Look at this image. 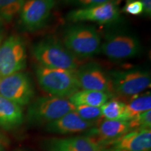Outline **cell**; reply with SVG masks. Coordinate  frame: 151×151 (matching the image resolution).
Returning <instances> with one entry per match:
<instances>
[{"mask_svg": "<svg viewBox=\"0 0 151 151\" xmlns=\"http://www.w3.org/2000/svg\"><path fill=\"white\" fill-rule=\"evenodd\" d=\"M122 11L132 16H139L143 14V5L140 0H128Z\"/></svg>", "mask_w": 151, "mask_h": 151, "instance_id": "obj_23", "label": "cell"}, {"mask_svg": "<svg viewBox=\"0 0 151 151\" xmlns=\"http://www.w3.org/2000/svg\"><path fill=\"white\" fill-rule=\"evenodd\" d=\"M130 131L128 121L121 120H106L94 129V134L97 135L101 143L112 144L120 137Z\"/></svg>", "mask_w": 151, "mask_h": 151, "instance_id": "obj_15", "label": "cell"}, {"mask_svg": "<svg viewBox=\"0 0 151 151\" xmlns=\"http://www.w3.org/2000/svg\"><path fill=\"white\" fill-rule=\"evenodd\" d=\"M101 116L106 120H124L125 104L117 99H112L101 106Z\"/></svg>", "mask_w": 151, "mask_h": 151, "instance_id": "obj_19", "label": "cell"}, {"mask_svg": "<svg viewBox=\"0 0 151 151\" xmlns=\"http://www.w3.org/2000/svg\"><path fill=\"white\" fill-rule=\"evenodd\" d=\"M55 6V0H26L20 11L22 25L29 31L40 29L46 24Z\"/></svg>", "mask_w": 151, "mask_h": 151, "instance_id": "obj_11", "label": "cell"}, {"mask_svg": "<svg viewBox=\"0 0 151 151\" xmlns=\"http://www.w3.org/2000/svg\"><path fill=\"white\" fill-rule=\"evenodd\" d=\"M23 120L20 106L0 95V125L9 129L18 126Z\"/></svg>", "mask_w": 151, "mask_h": 151, "instance_id": "obj_16", "label": "cell"}, {"mask_svg": "<svg viewBox=\"0 0 151 151\" xmlns=\"http://www.w3.org/2000/svg\"><path fill=\"white\" fill-rule=\"evenodd\" d=\"M64 46L79 58L97 55L101 48V37L95 27L85 24L69 27L63 37Z\"/></svg>", "mask_w": 151, "mask_h": 151, "instance_id": "obj_3", "label": "cell"}, {"mask_svg": "<svg viewBox=\"0 0 151 151\" xmlns=\"http://www.w3.org/2000/svg\"><path fill=\"white\" fill-rule=\"evenodd\" d=\"M75 110V106L65 98L39 97L29 107V117L36 123L48 124Z\"/></svg>", "mask_w": 151, "mask_h": 151, "instance_id": "obj_6", "label": "cell"}, {"mask_svg": "<svg viewBox=\"0 0 151 151\" xmlns=\"http://www.w3.org/2000/svg\"><path fill=\"white\" fill-rule=\"evenodd\" d=\"M80 88L105 92L112 94L113 88L110 76L98 64L90 62L76 70Z\"/></svg>", "mask_w": 151, "mask_h": 151, "instance_id": "obj_10", "label": "cell"}, {"mask_svg": "<svg viewBox=\"0 0 151 151\" xmlns=\"http://www.w3.org/2000/svg\"><path fill=\"white\" fill-rule=\"evenodd\" d=\"M34 94L32 83L26 73L20 71L1 79L0 95L19 106L28 104Z\"/></svg>", "mask_w": 151, "mask_h": 151, "instance_id": "obj_7", "label": "cell"}, {"mask_svg": "<svg viewBox=\"0 0 151 151\" xmlns=\"http://www.w3.org/2000/svg\"><path fill=\"white\" fill-rule=\"evenodd\" d=\"M111 94L105 92L96 90H78L69 97V101L75 106H90L101 107L109 101Z\"/></svg>", "mask_w": 151, "mask_h": 151, "instance_id": "obj_17", "label": "cell"}, {"mask_svg": "<svg viewBox=\"0 0 151 151\" xmlns=\"http://www.w3.org/2000/svg\"><path fill=\"white\" fill-rule=\"evenodd\" d=\"M3 35H4L3 21H2V19L0 18V44H1V41H2Z\"/></svg>", "mask_w": 151, "mask_h": 151, "instance_id": "obj_26", "label": "cell"}, {"mask_svg": "<svg viewBox=\"0 0 151 151\" xmlns=\"http://www.w3.org/2000/svg\"><path fill=\"white\" fill-rule=\"evenodd\" d=\"M112 144V151H150V129H137L129 132Z\"/></svg>", "mask_w": 151, "mask_h": 151, "instance_id": "obj_12", "label": "cell"}, {"mask_svg": "<svg viewBox=\"0 0 151 151\" xmlns=\"http://www.w3.org/2000/svg\"><path fill=\"white\" fill-rule=\"evenodd\" d=\"M129 122V129H150L151 127V111H148L132 119Z\"/></svg>", "mask_w": 151, "mask_h": 151, "instance_id": "obj_22", "label": "cell"}, {"mask_svg": "<svg viewBox=\"0 0 151 151\" xmlns=\"http://www.w3.org/2000/svg\"><path fill=\"white\" fill-rule=\"evenodd\" d=\"M25 0H0V18L11 21L20 12Z\"/></svg>", "mask_w": 151, "mask_h": 151, "instance_id": "obj_20", "label": "cell"}, {"mask_svg": "<svg viewBox=\"0 0 151 151\" xmlns=\"http://www.w3.org/2000/svg\"><path fill=\"white\" fill-rule=\"evenodd\" d=\"M76 112L83 120L92 122L101 117V107L90 106H77Z\"/></svg>", "mask_w": 151, "mask_h": 151, "instance_id": "obj_21", "label": "cell"}, {"mask_svg": "<svg viewBox=\"0 0 151 151\" xmlns=\"http://www.w3.org/2000/svg\"><path fill=\"white\" fill-rule=\"evenodd\" d=\"M36 76L41 88L52 97H71L80 89L76 70L38 66Z\"/></svg>", "mask_w": 151, "mask_h": 151, "instance_id": "obj_2", "label": "cell"}, {"mask_svg": "<svg viewBox=\"0 0 151 151\" xmlns=\"http://www.w3.org/2000/svg\"><path fill=\"white\" fill-rule=\"evenodd\" d=\"M27 52L21 37L11 35L0 44V77L20 72L26 67Z\"/></svg>", "mask_w": 151, "mask_h": 151, "instance_id": "obj_5", "label": "cell"}, {"mask_svg": "<svg viewBox=\"0 0 151 151\" xmlns=\"http://www.w3.org/2000/svg\"><path fill=\"white\" fill-rule=\"evenodd\" d=\"M113 92L123 97H134L150 86L149 71L139 69L113 71L110 73Z\"/></svg>", "mask_w": 151, "mask_h": 151, "instance_id": "obj_4", "label": "cell"}, {"mask_svg": "<svg viewBox=\"0 0 151 151\" xmlns=\"http://www.w3.org/2000/svg\"><path fill=\"white\" fill-rule=\"evenodd\" d=\"M1 77H0V81H1Z\"/></svg>", "mask_w": 151, "mask_h": 151, "instance_id": "obj_27", "label": "cell"}, {"mask_svg": "<svg viewBox=\"0 0 151 151\" xmlns=\"http://www.w3.org/2000/svg\"><path fill=\"white\" fill-rule=\"evenodd\" d=\"M92 122L83 120L76 111L65 114L55 121L47 124L46 130L52 133L67 134L86 131L93 126Z\"/></svg>", "mask_w": 151, "mask_h": 151, "instance_id": "obj_13", "label": "cell"}, {"mask_svg": "<svg viewBox=\"0 0 151 151\" xmlns=\"http://www.w3.org/2000/svg\"><path fill=\"white\" fill-rule=\"evenodd\" d=\"M32 54L42 67L76 70L81 65L80 59L53 37H46L38 41L33 47Z\"/></svg>", "mask_w": 151, "mask_h": 151, "instance_id": "obj_1", "label": "cell"}, {"mask_svg": "<svg viewBox=\"0 0 151 151\" xmlns=\"http://www.w3.org/2000/svg\"><path fill=\"white\" fill-rule=\"evenodd\" d=\"M143 8V14L146 16H150L151 15V0H140Z\"/></svg>", "mask_w": 151, "mask_h": 151, "instance_id": "obj_25", "label": "cell"}, {"mask_svg": "<svg viewBox=\"0 0 151 151\" xmlns=\"http://www.w3.org/2000/svg\"><path fill=\"white\" fill-rule=\"evenodd\" d=\"M118 2L109 1L92 6L80 8L70 11L67 19L71 22H94L99 24L115 22L120 18Z\"/></svg>", "mask_w": 151, "mask_h": 151, "instance_id": "obj_8", "label": "cell"}, {"mask_svg": "<svg viewBox=\"0 0 151 151\" xmlns=\"http://www.w3.org/2000/svg\"><path fill=\"white\" fill-rule=\"evenodd\" d=\"M141 49L137 37L127 34H116L106 39L100 50L109 59L122 60L137 56Z\"/></svg>", "mask_w": 151, "mask_h": 151, "instance_id": "obj_9", "label": "cell"}, {"mask_svg": "<svg viewBox=\"0 0 151 151\" xmlns=\"http://www.w3.org/2000/svg\"><path fill=\"white\" fill-rule=\"evenodd\" d=\"M66 1L71 4L80 6L81 8H84V7L92 6L98 5L100 4L109 2V1L119 2L120 0H66Z\"/></svg>", "mask_w": 151, "mask_h": 151, "instance_id": "obj_24", "label": "cell"}, {"mask_svg": "<svg viewBox=\"0 0 151 151\" xmlns=\"http://www.w3.org/2000/svg\"><path fill=\"white\" fill-rule=\"evenodd\" d=\"M48 151H101L95 141L88 137L53 139L48 144Z\"/></svg>", "mask_w": 151, "mask_h": 151, "instance_id": "obj_14", "label": "cell"}, {"mask_svg": "<svg viewBox=\"0 0 151 151\" xmlns=\"http://www.w3.org/2000/svg\"><path fill=\"white\" fill-rule=\"evenodd\" d=\"M151 109V95L150 92L141 95H136L132 97V99L125 104L124 111V121H129L132 119L136 118L141 113L150 111Z\"/></svg>", "mask_w": 151, "mask_h": 151, "instance_id": "obj_18", "label": "cell"}]
</instances>
